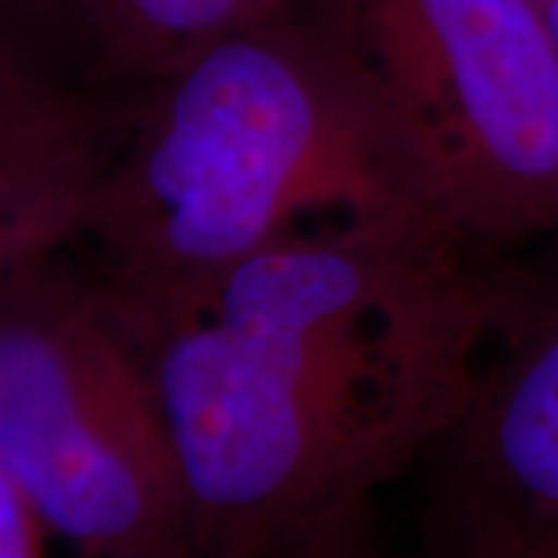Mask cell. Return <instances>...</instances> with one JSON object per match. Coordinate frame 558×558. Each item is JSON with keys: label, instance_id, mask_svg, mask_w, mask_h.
I'll use <instances>...</instances> for the list:
<instances>
[{"label": "cell", "instance_id": "1", "mask_svg": "<svg viewBox=\"0 0 558 558\" xmlns=\"http://www.w3.org/2000/svg\"><path fill=\"white\" fill-rule=\"evenodd\" d=\"M512 260L435 220H329L143 311L196 556L348 558L457 425Z\"/></svg>", "mask_w": 558, "mask_h": 558}, {"label": "cell", "instance_id": "2", "mask_svg": "<svg viewBox=\"0 0 558 558\" xmlns=\"http://www.w3.org/2000/svg\"><path fill=\"white\" fill-rule=\"evenodd\" d=\"M143 100L81 233L143 311L314 223H440L307 7L220 35Z\"/></svg>", "mask_w": 558, "mask_h": 558}, {"label": "cell", "instance_id": "3", "mask_svg": "<svg viewBox=\"0 0 558 558\" xmlns=\"http://www.w3.org/2000/svg\"><path fill=\"white\" fill-rule=\"evenodd\" d=\"M418 202L509 248L558 233V44L539 0H311Z\"/></svg>", "mask_w": 558, "mask_h": 558}, {"label": "cell", "instance_id": "4", "mask_svg": "<svg viewBox=\"0 0 558 558\" xmlns=\"http://www.w3.org/2000/svg\"><path fill=\"white\" fill-rule=\"evenodd\" d=\"M0 465L81 556H196L149 332L106 277L47 258L0 289Z\"/></svg>", "mask_w": 558, "mask_h": 558}, {"label": "cell", "instance_id": "5", "mask_svg": "<svg viewBox=\"0 0 558 558\" xmlns=\"http://www.w3.org/2000/svg\"><path fill=\"white\" fill-rule=\"evenodd\" d=\"M512 264L475 391L438 444L428 539L459 558H558V233Z\"/></svg>", "mask_w": 558, "mask_h": 558}, {"label": "cell", "instance_id": "6", "mask_svg": "<svg viewBox=\"0 0 558 558\" xmlns=\"http://www.w3.org/2000/svg\"><path fill=\"white\" fill-rule=\"evenodd\" d=\"M131 116L134 106H109L97 119L0 161V289L84 233Z\"/></svg>", "mask_w": 558, "mask_h": 558}, {"label": "cell", "instance_id": "7", "mask_svg": "<svg viewBox=\"0 0 558 558\" xmlns=\"http://www.w3.org/2000/svg\"><path fill=\"white\" fill-rule=\"evenodd\" d=\"M307 3L311 0H65L62 22L78 28L102 72L153 84L220 35L299 13Z\"/></svg>", "mask_w": 558, "mask_h": 558}, {"label": "cell", "instance_id": "8", "mask_svg": "<svg viewBox=\"0 0 558 558\" xmlns=\"http://www.w3.org/2000/svg\"><path fill=\"white\" fill-rule=\"evenodd\" d=\"M109 106L40 75L20 40L0 35V161L97 119Z\"/></svg>", "mask_w": 558, "mask_h": 558}, {"label": "cell", "instance_id": "9", "mask_svg": "<svg viewBox=\"0 0 558 558\" xmlns=\"http://www.w3.org/2000/svg\"><path fill=\"white\" fill-rule=\"evenodd\" d=\"M50 527L16 478L0 465V558H35L47 553Z\"/></svg>", "mask_w": 558, "mask_h": 558}, {"label": "cell", "instance_id": "10", "mask_svg": "<svg viewBox=\"0 0 558 558\" xmlns=\"http://www.w3.org/2000/svg\"><path fill=\"white\" fill-rule=\"evenodd\" d=\"M65 0H0V35L16 40L22 28L62 22Z\"/></svg>", "mask_w": 558, "mask_h": 558}, {"label": "cell", "instance_id": "11", "mask_svg": "<svg viewBox=\"0 0 558 558\" xmlns=\"http://www.w3.org/2000/svg\"><path fill=\"white\" fill-rule=\"evenodd\" d=\"M543 3V13H546V22L553 28V38L558 44V0H539Z\"/></svg>", "mask_w": 558, "mask_h": 558}]
</instances>
